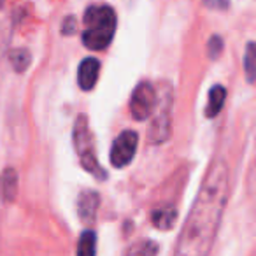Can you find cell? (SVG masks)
Segmentation results:
<instances>
[{"label": "cell", "instance_id": "1", "mask_svg": "<svg viewBox=\"0 0 256 256\" xmlns=\"http://www.w3.org/2000/svg\"><path fill=\"white\" fill-rule=\"evenodd\" d=\"M230 170L223 158L210 164L179 234L174 256H209L228 202Z\"/></svg>", "mask_w": 256, "mask_h": 256}, {"label": "cell", "instance_id": "2", "mask_svg": "<svg viewBox=\"0 0 256 256\" xmlns=\"http://www.w3.org/2000/svg\"><path fill=\"white\" fill-rule=\"evenodd\" d=\"M116 12L109 6H92L84 11L82 44L92 51H102L116 32Z\"/></svg>", "mask_w": 256, "mask_h": 256}, {"label": "cell", "instance_id": "3", "mask_svg": "<svg viewBox=\"0 0 256 256\" xmlns=\"http://www.w3.org/2000/svg\"><path fill=\"white\" fill-rule=\"evenodd\" d=\"M72 140H74L76 153L79 156V164L88 174H92L95 179L102 181L107 179V174L100 167L95 153V140H93L92 130H90L88 118L84 114H79L74 123V132H72Z\"/></svg>", "mask_w": 256, "mask_h": 256}, {"label": "cell", "instance_id": "4", "mask_svg": "<svg viewBox=\"0 0 256 256\" xmlns=\"http://www.w3.org/2000/svg\"><path fill=\"white\" fill-rule=\"evenodd\" d=\"M156 106L158 109L153 110V121L150 126V140L153 144H164L170 137L172 128V93L170 86H164L162 92H156Z\"/></svg>", "mask_w": 256, "mask_h": 256}, {"label": "cell", "instance_id": "5", "mask_svg": "<svg viewBox=\"0 0 256 256\" xmlns=\"http://www.w3.org/2000/svg\"><path fill=\"white\" fill-rule=\"evenodd\" d=\"M156 109V90L150 81H142L134 88L130 96V112L136 121H144Z\"/></svg>", "mask_w": 256, "mask_h": 256}, {"label": "cell", "instance_id": "6", "mask_svg": "<svg viewBox=\"0 0 256 256\" xmlns=\"http://www.w3.org/2000/svg\"><path fill=\"white\" fill-rule=\"evenodd\" d=\"M137 144H139V136L134 130H123L116 140L112 142L110 148V164L116 168L126 167L130 162L134 160L137 151Z\"/></svg>", "mask_w": 256, "mask_h": 256}, {"label": "cell", "instance_id": "7", "mask_svg": "<svg viewBox=\"0 0 256 256\" xmlns=\"http://www.w3.org/2000/svg\"><path fill=\"white\" fill-rule=\"evenodd\" d=\"M100 206V195L93 190H84L78 200V214L84 224H93Z\"/></svg>", "mask_w": 256, "mask_h": 256}, {"label": "cell", "instance_id": "8", "mask_svg": "<svg viewBox=\"0 0 256 256\" xmlns=\"http://www.w3.org/2000/svg\"><path fill=\"white\" fill-rule=\"evenodd\" d=\"M98 72H100V62L96 58L88 56L81 62L78 70V82L82 92L93 90V86L96 84V79H98Z\"/></svg>", "mask_w": 256, "mask_h": 256}, {"label": "cell", "instance_id": "9", "mask_svg": "<svg viewBox=\"0 0 256 256\" xmlns=\"http://www.w3.org/2000/svg\"><path fill=\"white\" fill-rule=\"evenodd\" d=\"M16 195H18V172L9 167L0 174V202H12Z\"/></svg>", "mask_w": 256, "mask_h": 256}, {"label": "cell", "instance_id": "10", "mask_svg": "<svg viewBox=\"0 0 256 256\" xmlns=\"http://www.w3.org/2000/svg\"><path fill=\"white\" fill-rule=\"evenodd\" d=\"M153 224L160 230H170L174 226L176 220H178V210L176 207L172 206H164V207H158V209L153 210Z\"/></svg>", "mask_w": 256, "mask_h": 256}, {"label": "cell", "instance_id": "11", "mask_svg": "<svg viewBox=\"0 0 256 256\" xmlns=\"http://www.w3.org/2000/svg\"><path fill=\"white\" fill-rule=\"evenodd\" d=\"M224 98H226V88L221 84L212 86L209 92V102H207V107H206V116L207 118L218 116L220 110L223 109Z\"/></svg>", "mask_w": 256, "mask_h": 256}, {"label": "cell", "instance_id": "12", "mask_svg": "<svg viewBox=\"0 0 256 256\" xmlns=\"http://www.w3.org/2000/svg\"><path fill=\"white\" fill-rule=\"evenodd\" d=\"M96 252V234L92 228H86L78 242V256H95Z\"/></svg>", "mask_w": 256, "mask_h": 256}, {"label": "cell", "instance_id": "13", "mask_svg": "<svg viewBox=\"0 0 256 256\" xmlns=\"http://www.w3.org/2000/svg\"><path fill=\"white\" fill-rule=\"evenodd\" d=\"M244 68H246V79L249 84H252L254 81V72H256V56H254V42L249 40L246 46V54H244Z\"/></svg>", "mask_w": 256, "mask_h": 256}, {"label": "cell", "instance_id": "14", "mask_svg": "<svg viewBox=\"0 0 256 256\" xmlns=\"http://www.w3.org/2000/svg\"><path fill=\"white\" fill-rule=\"evenodd\" d=\"M9 60H11V65L14 67L16 72H25L30 65V53L23 48H18V50H12L11 54H9Z\"/></svg>", "mask_w": 256, "mask_h": 256}, {"label": "cell", "instance_id": "15", "mask_svg": "<svg viewBox=\"0 0 256 256\" xmlns=\"http://www.w3.org/2000/svg\"><path fill=\"white\" fill-rule=\"evenodd\" d=\"M158 246L153 240L146 238V240H140L137 244H134L132 248L128 249L126 256H156Z\"/></svg>", "mask_w": 256, "mask_h": 256}, {"label": "cell", "instance_id": "16", "mask_svg": "<svg viewBox=\"0 0 256 256\" xmlns=\"http://www.w3.org/2000/svg\"><path fill=\"white\" fill-rule=\"evenodd\" d=\"M207 50H209V56L212 58V60L220 56L221 50H223V40H221V37L220 36H212V37H210Z\"/></svg>", "mask_w": 256, "mask_h": 256}, {"label": "cell", "instance_id": "17", "mask_svg": "<svg viewBox=\"0 0 256 256\" xmlns=\"http://www.w3.org/2000/svg\"><path fill=\"white\" fill-rule=\"evenodd\" d=\"M204 4L207 8H214V9H226L230 6L228 0H204Z\"/></svg>", "mask_w": 256, "mask_h": 256}, {"label": "cell", "instance_id": "18", "mask_svg": "<svg viewBox=\"0 0 256 256\" xmlns=\"http://www.w3.org/2000/svg\"><path fill=\"white\" fill-rule=\"evenodd\" d=\"M64 34L65 36H70V34H74L76 32V20L72 18V16H68V18H65V22H64Z\"/></svg>", "mask_w": 256, "mask_h": 256}]
</instances>
